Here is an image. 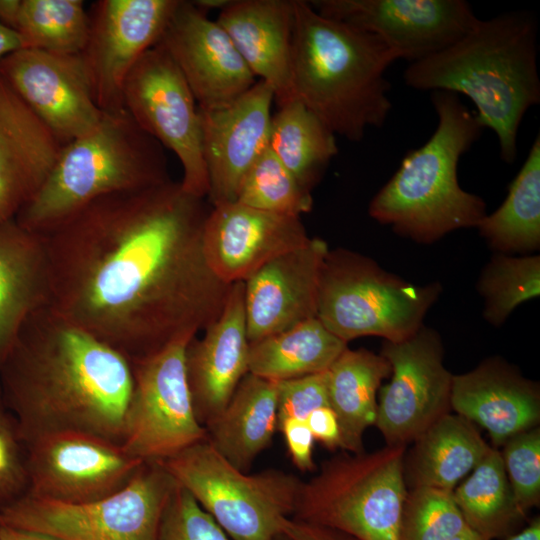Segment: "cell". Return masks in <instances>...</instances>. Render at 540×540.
<instances>
[{
  "mask_svg": "<svg viewBox=\"0 0 540 540\" xmlns=\"http://www.w3.org/2000/svg\"><path fill=\"white\" fill-rule=\"evenodd\" d=\"M209 211L171 179L87 204L41 234L51 307L130 362L193 339L219 317L232 285L204 253Z\"/></svg>",
  "mask_w": 540,
  "mask_h": 540,
  "instance_id": "1",
  "label": "cell"
},
{
  "mask_svg": "<svg viewBox=\"0 0 540 540\" xmlns=\"http://www.w3.org/2000/svg\"><path fill=\"white\" fill-rule=\"evenodd\" d=\"M131 362L51 306L23 324L0 366V393L23 442L76 431L122 443Z\"/></svg>",
  "mask_w": 540,
  "mask_h": 540,
  "instance_id": "2",
  "label": "cell"
},
{
  "mask_svg": "<svg viewBox=\"0 0 540 540\" xmlns=\"http://www.w3.org/2000/svg\"><path fill=\"white\" fill-rule=\"evenodd\" d=\"M537 31L536 18L526 11L478 19L447 48L409 64L405 84L468 97L480 125L497 136L501 159L513 163L522 120L540 103Z\"/></svg>",
  "mask_w": 540,
  "mask_h": 540,
  "instance_id": "3",
  "label": "cell"
},
{
  "mask_svg": "<svg viewBox=\"0 0 540 540\" xmlns=\"http://www.w3.org/2000/svg\"><path fill=\"white\" fill-rule=\"evenodd\" d=\"M291 73L295 98L351 142L382 127L392 109L386 71L397 59L373 34L294 0Z\"/></svg>",
  "mask_w": 540,
  "mask_h": 540,
  "instance_id": "4",
  "label": "cell"
},
{
  "mask_svg": "<svg viewBox=\"0 0 540 540\" xmlns=\"http://www.w3.org/2000/svg\"><path fill=\"white\" fill-rule=\"evenodd\" d=\"M437 126L420 147L409 150L368 207L377 222L399 235L429 244L461 228L477 227L486 203L458 181L459 160L483 127L459 95L432 91Z\"/></svg>",
  "mask_w": 540,
  "mask_h": 540,
  "instance_id": "5",
  "label": "cell"
},
{
  "mask_svg": "<svg viewBox=\"0 0 540 540\" xmlns=\"http://www.w3.org/2000/svg\"><path fill=\"white\" fill-rule=\"evenodd\" d=\"M168 180L163 146L124 108L103 112L93 130L62 148L47 180L15 220L44 234L102 196Z\"/></svg>",
  "mask_w": 540,
  "mask_h": 540,
  "instance_id": "6",
  "label": "cell"
},
{
  "mask_svg": "<svg viewBox=\"0 0 540 540\" xmlns=\"http://www.w3.org/2000/svg\"><path fill=\"white\" fill-rule=\"evenodd\" d=\"M440 294L439 283H409L367 256L338 248L322 264L316 318L346 343L363 336L399 342L424 325Z\"/></svg>",
  "mask_w": 540,
  "mask_h": 540,
  "instance_id": "7",
  "label": "cell"
},
{
  "mask_svg": "<svg viewBox=\"0 0 540 540\" xmlns=\"http://www.w3.org/2000/svg\"><path fill=\"white\" fill-rule=\"evenodd\" d=\"M406 446H391L325 461L300 487L291 517L324 525L358 540H399L407 486Z\"/></svg>",
  "mask_w": 540,
  "mask_h": 540,
  "instance_id": "8",
  "label": "cell"
},
{
  "mask_svg": "<svg viewBox=\"0 0 540 540\" xmlns=\"http://www.w3.org/2000/svg\"><path fill=\"white\" fill-rule=\"evenodd\" d=\"M160 463L232 540H274L293 515L302 484L278 469L247 474L207 437Z\"/></svg>",
  "mask_w": 540,
  "mask_h": 540,
  "instance_id": "9",
  "label": "cell"
},
{
  "mask_svg": "<svg viewBox=\"0 0 540 540\" xmlns=\"http://www.w3.org/2000/svg\"><path fill=\"white\" fill-rule=\"evenodd\" d=\"M176 484L162 463H144L110 496L67 504L25 494L0 511V523L62 540H158L161 517Z\"/></svg>",
  "mask_w": 540,
  "mask_h": 540,
  "instance_id": "10",
  "label": "cell"
},
{
  "mask_svg": "<svg viewBox=\"0 0 540 540\" xmlns=\"http://www.w3.org/2000/svg\"><path fill=\"white\" fill-rule=\"evenodd\" d=\"M191 340L131 361L133 387L121 445L144 463L164 462L207 437L186 378L185 352Z\"/></svg>",
  "mask_w": 540,
  "mask_h": 540,
  "instance_id": "11",
  "label": "cell"
},
{
  "mask_svg": "<svg viewBox=\"0 0 540 540\" xmlns=\"http://www.w3.org/2000/svg\"><path fill=\"white\" fill-rule=\"evenodd\" d=\"M123 107L136 124L171 150L183 168L187 193L208 196L199 108L185 78L162 46L146 51L128 74Z\"/></svg>",
  "mask_w": 540,
  "mask_h": 540,
  "instance_id": "12",
  "label": "cell"
},
{
  "mask_svg": "<svg viewBox=\"0 0 540 540\" xmlns=\"http://www.w3.org/2000/svg\"><path fill=\"white\" fill-rule=\"evenodd\" d=\"M24 445L26 494L67 504L93 502L116 493L144 464L121 444L84 432L43 434Z\"/></svg>",
  "mask_w": 540,
  "mask_h": 540,
  "instance_id": "13",
  "label": "cell"
},
{
  "mask_svg": "<svg viewBox=\"0 0 540 540\" xmlns=\"http://www.w3.org/2000/svg\"><path fill=\"white\" fill-rule=\"evenodd\" d=\"M380 354L391 379L380 390L374 425L387 445L406 446L449 413L453 375L440 335L424 325L405 340L384 341Z\"/></svg>",
  "mask_w": 540,
  "mask_h": 540,
  "instance_id": "14",
  "label": "cell"
},
{
  "mask_svg": "<svg viewBox=\"0 0 540 540\" xmlns=\"http://www.w3.org/2000/svg\"><path fill=\"white\" fill-rule=\"evenodd\" d=\"M180 0H98L91 6L80 57L102 112L123 109L126 78L160 40Z\"/></svg>",
  "mask_w": 540,
  "mask_h": 540,
  "instance_id": "15",
  "label": "cell"
},
{
  "mask_svg": "<svg viewBox=\"0 0 540 540\" xmlns=\"http://www.w3.org/2000/svg\"><path fill=\"white\" fill-rule=\"evenodd\" d=\"M321 15L381 39L396 59L421 61L465 35L479 18L465 0H311Z\"/></svg>",
  "mask_w": 540,
  "mask_h": 540,
  "instance_id": "16",
  "label": "cell"
},
{
  "mask_svg": "<svg viewBox=\"0 0 540 540\" xmlns=\"http://www.w3.org/2000/svg\"><path fill=\"white\" fill-rule=\"evenodd\" d=\"M0 76L63 145L102 117L79 54L23 48L0 60Z\"/></svg>",
  "mask_w": 540,
  "mask_h": 540,
  "instance_id": "17",
  "label": "cell"
},
{
  "mask_svg": "<svg viewBox=\"0 0 540 540\" xmlns=\"http://www.w3.org/2000/svg\"><path fill=\"white\" fill-rule=\"evenodd\" d=\"M157 44L177 65L200 110L223 108L257 82L226 31L193 1H179Z\"/></svg>",
  "mask_w": 540,
  "mask_h": 540,
  "instance_id": "18",
  "label": "cell"
},
{
  "mask_svg": "<svg viewBox=\"0 0 540 540\" xmlns=\"http://www.w3.org/2000/svg\"><path fill=\"white\" fill-rule=\"evenodd\" d=\"M272 88L258 80L231 104L216 110L199 109L202 150L207 169L210 204L236 202L240 183L269 147Z\"/></svg>",
  "mask_w": 540,
  "mask_h": 540,
  "instance_id": "19",
  "label": "cell"
},
{
  "mask_svg": "<svg viewBox=\"0 0 540 540\" xmlns=\"http://www.w3.org/2000/svg\"><path fill=\"white\" fill-rule=\"evenodd\" d=\"M309 240L301 217L258 210L238 202L213 206L203 230L207 262L227 284L244 282L265 263Z\"/></svg>",
  "mask_w": 540,
  "mask_h": 540,
  "instance_id": "20",
  "label": "cell"
},
{
  "mask_svg": "<svg viewBox=\"0 0 540 540\" xmlns=\"http://www.w3.org/2000/svg\"><path fill=\"white\" fill-rule=\"evenodd\" d=\"M328 251L324 240L310 238L243 282L249 343L316 318L320 273Z\"/></svg>",
  "mask_w": 540,
  "mask_h": 540,
  "instance_id": "21",
  "label": "cell"
},
{
  "mask_svg": "<svg viewBox=\"0 0 540 540\" xmlns=\"http://www.w3.org/2000/svg\"><path fill=\"white\" fill-rule=\"evenodd\" d=\"M203 332L186 347L185 370L196 418L205 427L249 373L243 282L231 285L221 314Z\"/></svg>",
  "mask_w": 540,
  "mask_h": 540,
  "instance_id": "22",
  "label": "cell"
},
{
  "mask_svg": "<svg viewBox=\"0 0 540 540\" xmlns=\"http://www.w3.org/2000/svg\"><path fill=\"white\" fill-rule=\"evenodd\" d=\"M64 146L0 76V221L37 194Z\"/></svg>",
  "mask_w": 540,
  "mask_h": 540,
  "instance_id": "23",
  "label": "cell"
},
{
  "mask_svg": "<svg viewBox=\"0 0 540 540\" xmlns=\"http://www.w3.org/2000/svg\"><path fill=\"white\" fill-rule=\"evenodd\" d=\"M450 405L457 415L484 428L494 448L540 420L538 386L499 358L453 375Z\"/></svg>",
  "mask_w": 540,
  "mask_h": 540,
  "instance_id": "24",
  "label": "cell"
},
{
  "mask_svg": "<svg viewBox=\"0 0 540 540\" xmlns=\"http://www.w3.org/2000/svg\"><path fill=\"white\" fill-rule=\"evenodd\" d=\"M216 21L253 75L272 88L278 107L295 99L291 73L294 0H231Z\"/></svg>",
  "mask_w": 540,
  "mask_h": 540,
  "instance_id": "25",
  "label": "cell"
},
{
  "mask_svg": "<svg viewBox=\"0 0 540 540\" xmlns=\"http://www.w3.org/2000/svg\"><path fill=\"white\" fill-rule=\"evenodd\" d=\"M51 302L44 237L15 219L0 221V366L23 324Z\"/></svg>",
  "mask_w": 540,
  "mask_h": 540,
  "instance_id": "26",
  "label": "cell"
},
{
  "mask_svg": "<svg viewBox=\"0 0 540 540\" xmlns=\"http://www.w3.org/2000/svg\"><path fill=\"white\" fill-rule=\"evenodd\" d=\"M205 429L214 449L247 472L277 430V381L248 373Z\"/></svg>",
  "mask_w": 540,
  "mask_h": 540,
  "instance_id": "27",
  "label": "cell"
},
{
  "mask_svg": "<svg viewBox=\"0 0 540 540\" xmlns=\"http://www.w3.org/2000/svg\"><path fill=\"white\" fill-rule=\"evenodd\" d=\"M410 452L404 472L413 487L453 491L491 447L473 423L447 413L433 423Z\"/></svg>",
  "mask_w": 540,
  "mask_h": 540,
  "instance_id": "28",
  "label": "cell"
},
{
  "mask_svg": "<svg viewBox=\"0 0 540 540\" xmlns=\"http://www.w3.org/2000/svg\"><path fill=\"white\" fill-rule=\"evenodd\" d=\"M327 375L329 407L339 423L341 449L362 453L363 434L375 424L376 394L382 380L390 375V365L381 354L347 347Z\"/></svg>",
  "mask_w": 540,
  "mask_h": 540,
  "instance_id": "29",
  "label": "cell"
},
{
  "mask_svg": "<svg viewBox=\"0 0 540 540\" xmlns=\"http://www.w3.org/2000/svg\"><path fill=\"white\" fill-rule=\"evenodd\" d=\"M347 343L317 319L303 321L249 344V373L283 381L327 371Z\"/></svg>",
  "mask_w": 540,
  "mask_h": 540,
  "instance_id": "30",
  "label": "cell"
},
{
  "mask_svg": "<svg viewBox=\"0 0 540 540\" xmlns=\"http://www.w3.org/2000/svg\"><path fill=\"white\" fill-rule=\"evenodd\" d=\"M497 253L535 251L540 247V135L531 145L503 203L476 227Z\"/></svg>",
  "mask_w": 540,
  "mask_h": 540,
  "instance_id": "31",
  "label": "cell"
},
{
  "mask_svg": "<svg viewBox=\"0 0 540 540\" xmlns=\"http://www.w3.org/2000/svg\"><path fill=\"white\" fill-rule=\"evenodd\" d=\"M269 147L309 192L338 153L336 135L296 98L272 115Z\"/></svg>",
  "mask_w": 540,
  "mask_h": 540,
  "instance_id": "32",
  "label": "cell"
},
{
  "mask_svg": "<svg viewBox=\"0 0 540 540\" xmlns=\"http://www.w3.org/2000/svg\"><path fill=\"white\" fill-rule=\"evenodd\" d=\"M452 494L467 527L486 540L514 534L526 517L517 507L501 453L494 447Z\"/></svg>",
  "mask_w": 540,
  "mask_h": 540,
  "instance_id": "33",
  "label": "cell"
},
{
  "mask_svg": "<svg viewBox=\"0 0 540 540\" xmlns=\"http://www.w3.org/2000/svg\"><path fill=\"white\" fill-rule=\"evenodd\" d=\"M25 48L80 54L89 31V14L81 0H21L14 28Z\"/></svg>",
  "mask_w": 540,
  "mask_h": 540,
  "instance_id": "34",
  "label": "cell"
},
{
  "mask_svg": "<svg viewBox=\"0 0 540 540\" xmlns=\"http://www.w3.org/2000/svg\"><path fill=\"white\" fill-rule=\"evenodd\" d=\"M477 289L484 298V318L500 326L518 305L539 296V255L496 253L482 270Z\"/></svg>",
  "mask_w": 540,
  "mask_h": 540,
  "instance_id": "35",
  "label": "cell"
},
{
  "mask_svg": "<svg viewBox=\"0 0 540 540\" xmlns=\"http://www.w3.org/2000/svg\"><path fill=\"white\" fill-rule=\"evenodd\" d=\"M236 202L258 210L299 217L313 207L311 192L299 184L270 147L243 177Z\"/></svg>",
  "mask_w": 540,
  "mask_h": 540,
  "instance_id": "36",
  "label": "cell"
},
{
  "mask_svg": "<svg viewBox=\"0 0 540 540\" xmlns=\"http://www.w3.org/2000/svg\"><path fill=\"white\" fill-rule=\"evenodd\" d=\"M452 492L410 488L402 508L399 540H450L466 529Z\"/></svg>",
  "mask_w": 540,
  "mask_h": 540,
  "instance_id": "37",
  "label": "cell"
},
{
  "mask_svg": "<svg viewBox=\"0 0 540 540\" xmlns=\"http://www.w3.org/2000/svg\"><path fill=\"white\" fill-rule=\"evenodd\" d=\"M500 452L518 509L525 516L540 502V429L521 432Z\"/></svg>",
  "mask_w": 540,
  "mask_h": 540,
  "instance_id": "38",
  "label": "cell"
},
{
  "mask_svg": "<svg viewBox=\"0 0 540 540\" xmlns=\"http://www.w3.org/2000/svg\"><path fill=\"white\" fill-rule=\"evenodd\" d=\"M158 540H229L227 534L178 483L164 508Z\"/></svg>",
  "mask_w": 540,
  "mask_h": 540,
  "instance_id": "39",
  "label": "cell"
},
{
  "mask_svg": "<svg viewBox=\"0 0 540 540\" xmlns=\"http://www.w3.org/2000/svg\"><path fill=\"white\" fill-rule=\"evenodd\" d=\"M27 488L25 445L0 393V511L24 496Z\"/></svg>",
  "mask_w": 540,
  "mask_h": 540,
  "instance_id": "40",
  "label": "cell"
},
{
  "mask_svg": "<svg viewBox=\"0 0 540 540\" xmlns=\"http://www.w3.org/2000/svg\"><path fill=\"white\" fill-rule=\"evenodd\" d=\"M329 407L327 371L277 382V425L306 420L315 409Z\"/></svg>",
  "mask_w": 540,
  "mask_h": 540,
  "instance_id": "41",
  "label": "cell"
},
{
  "mask_svg": "<svg viewBox=\"0 0 540 540\" xmlns=\"http://www.w3.org/2000/svg\"><path fill=\"white\" fill-rule=\"evenodd\" d=\"M277 429L284 436L289 456L301 472L315 469L313 460V435L304 420L286 419L278 423Z\"/></svg>",
  "mask_w": 540,
  "mask_h": 540,
  "instance_id": "42",
  "label": "cell"
},
{
  "mask_svg": "<svg viewBox=\"0 0 540 540\" xmlns=\"http://www.w3.org/2000/svg\"><path fill=\"white\" fill-rule=\"evenodd\" d=\"M314 440L326 448H341L340 427L336 414L330 407H321L312 411L305 420Z\"/></svg>",
  "mask_w": 540,
  "mask_h": 540,
  "instance_id": "43",
  "label": "cell"
},
{
  "mask_svg": "<svg viewBox=\"0 0 540 540\" xmlns=\"http://www.w3.org/2000/svg\"><path fill=\"white\" fill-rule=\"evenodd\" d=\"M282 532L290 540H358L352 535L340 530L294 517L284 520Z\"/></svg>",
  "mask_w": 540,
  "mask_h": 540,
  "instance_id": "44",
  "label": "cell"
},
{
  "mask_svg": "<svg viewBox=\"0 0 540 540\" xmlns=\"http://www.w3.org/2000/svg\"><path fill=\"white\" fill-rule=\"evenodd\" d=\"M23 48L25 44L21 35L0 21V60Z\"/></svg>",
  "mask_w": 540,
  "mask_h": 540,
  "instance_id": "45",
  "label": "cell"
},
{
  "mask_svg": "<svg viewBox=\"0 0 540 540\" xmlns=\"http://www.w3.org/2000/svg\"><path fill=\"white\" fill-rule=\"evenodd\" d=\"M0 540H62L55 536L0 523Z\"/></svg>",
  "mask_w": 540,
  "mask_h": 540,
  "instance_id": "46",
  "label": "cell"
},
{
  "mask_svg": "<svg viewBox=\"0 0 540 540\" xmlns=\"http://www.w3.org/2000/svg\"><path fill=\"white\" fill-rule=\"evenodd\" d=\"M21 0H0V21L14 29L20 9Z\"/></svg>",
  "mask_w": 540,
  "mask_h": 540,
  "instance_id": "47",
  "label": "cell"
},
{
  "mask_svg": "<svg viewBox=\"0 0 540 540\" xmlns=\"http://www.w3.org/2000/svg\"><path fill=\"white\" fill-rule=\"evenodd\" d=\"M503 540H540V518H534L521 531L515 532Z\"/></svg>",
  "mask_w": 540,
  "mask_h": 540,
  "instance_id": "48",
  "label": "cell"
},
{
  "mask_svg": "<svg viewBox=\"0 0 540 540\" xmlns=\"http://www.w3.org/2000/svg\"><path fill=\"white\" fill-rule=\"evenodd\" d=\"M231 0H197L193 3L200 9L206 12L209 9H219L222 10L225 8Z\"/></svg>",
  "mask_w": 540,
  "mask_h": 540,
  "instance_id": "49",
  "label": "cell"
},
{
  "mask_svg": "<svg viewBox=\"0 0 540 540\" xmlns=\"http://www.w3.org/2000/svg\"><path fill=\"white\" fill-rule=\"evenodd\" d=\"M450 540H486V539L467 527L466 529H464L462 532H460L458 535H456Z\"/></svg>",
  "mask_w": 540,
  "mask_h": 540,
  "instance_id": "50",
  "label": "cell"
},
{
  "mask_svg": "<svg viewBox=\"0 0 540 540\" xmlns=\"http://www.w3.org/2000/svg\"><path fill=\"white\" fill-rule=\"evenodd\" d=\"M274 540H290L283 532L278 534Z\"/></svg>",
  "mask_w": 540,
  "mask_h": 540,
  "instance_id": "51",
  "label": "cell"
}]
</instances>
